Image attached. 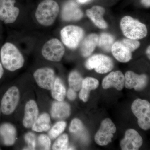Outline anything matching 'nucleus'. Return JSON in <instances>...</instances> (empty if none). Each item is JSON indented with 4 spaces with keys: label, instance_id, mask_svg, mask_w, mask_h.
I'll return each instance as SVG.
<instances>
[{
    "label": "nucleus",
    "instance_id": "nucleus-34",
    "mask_svg": "<svg viewBox=\"0 0 150 150\" xmlns=\"http://www.w3.org/2000/svg\"><path fill=\"white\" fill-rule=\"evenodd\" d=\"M141 2L142 5L146 7H150V0H141Z\"/></svg>",
    "mask_w": 150,
    "mask_h": 150
},
{
    "label": "nucleus",
    "instance_id": "nucleus-24",
    "mask_svg": "<svg viewBox=\"0 0 150 150\" xmlns=\"http://www.w3.org/2000/svg\"><path fill=\"white\" fill-rule=\"evenodd\" d=\"M51 127L50 115L48 113H43L38 118L31 128L33 131L42 132L48 131Z\"/></svg>",
    "mask_w": 150,
    "mask_h": 150
},
{
    "label": "nucleus",
    "instance_id": "nucleus-35",
    "mask_svg": "<svg viewBox=\"0 0 150 150\" xmlns=\"http://www.w3.org/2000/svg\"><path fill=\"white\" fill-rule=\"evenodd\" d=\"M4 70L3 69L2 65L1 64V63H0V79L3 76V74H4Z\"/></svg>",
    "mask_w": 150,
    "mask_h": 150
},
{
    "label": "nucleus",
    "instance_id": "nucleus-1",
    "mask_svg": "<svg viewBox=\"0 0 150 150\" xmlns=\"http://www.w3.org/2000/svg\"><path fill=\"white\" fill-rule=\"evenodd\" d=\"M0 57L3 66L10 71H14L23 67L24 59L21 52L13 43L4 44L0 51Z\"/></svg>",
    "mask_w": 150,
    "mask_h": 150
},
{
    "label": "nucleus",
    "instance_id": "nucleus-10",
    "mask_svg": "<svg viewBox=\"0 0 150 150\" xmlns=\"http://www.w3.org/2000/svg\"><path fill=\"white\" fill-rule=\"evenodd\" d=\"M16 0H0V21L6 24L16 21L20 13V10L15 6Z\"/></svg>",
    "mask_w": 150,
    "mask_h": 150
},
{
    "label": "nucleus",
    "instance_id": "nucleus-7",
    "mask_svg": "<svg viewBox=\"0 0 150 150\" xmlns=\"http://www.w3.org/2000/svg\"><path fill=\"white\" fill-rule=\"evenodd\" d=\"M88 69H94L97 73L103 74L110 72L114 67L112 59L103 54H95L90 57L85 63Z\"/></svg>",
    "mask_w": 150,
    "mask_h": 150
},
{
    "label": "nucleus",
    "instance_id": "nucleus-17",
    "mask_svg": "<svg viewBox=\"0 0 150 150\" xmlns=\"http://www.w3.org/2000/svg\"><path fill=\"white\" fill-rule=\"evenodd\" d=\"M111 51L115 59L121 63H127L132 59V51L121 40L114 42Z\"/></svg>",
    "mask_w": 150,
    "mask_h": 150
},
{
    "label": "nucleus",
    "instance_id": "nucleus-32",
    "mask_svg": "<svg viewBox=\"0 0 150 150\" xmlns=\"http://www.w3.org/2000/svg\"><path fill=\"white\" fill-rule=\"evenodd\" d=\"M38 143L43 149L50 150L51 142L49 137L46 135H40L38 138Z\"/></svg>",
    "mask_w": 150,
    "mask_h": 150
},
{
    "label": "nucleus",
    "instance_id": "nucleus-6",
    "mask_svg": "<svg viewBox=\"0 0 150 150\" xmlns=\"http://www.w3.org/2000/svg\"><path fill=\"white\" fill-rule=\"evenodd\" d=\"M65 52L64 44L56 38H52L47 41L43 45L41 50V53L45 59L54 62L61 61Z\"/></svg>",
    "mask_w": 150,
    "mask_h": 150
},
{
    "label": "nucleus",
    "instance_id": "nucleus-26",
    "mask_svg": "<svg viewBox=\"0 0 150 150\" xmlns=\"http://www.w3.org/2000/svg\"><path fill=\"white\" fill-rule=\"evenodd\" d=\"M115 38L109 33H103L99 35L98 46L106 52L111 51V48L114 43Z\"/></svg>",
    "mask_w": 150,
    "mask_h": 150
},
{
    "label": "nucleus",
    "instance_id": "nucleus-18",
    "mask_svg": "<svg viewBox=\"0 0 150 150\" xmlns=\"http://www.w3.org/2000/svg\"><path fill=\"white\" fill-rule=\"evenodd\" d=\"M105 13V9L98 6H94L86 11V13L89 18L97 27L100 29H105L108 27L107 23L103 18Z\"/></svg>",
    "mask_w": 150,
    "mask_h": 150
},
{
    "label": "nucleus",
    "instance_id": "nucleus-14",
    "mask_svg": "<svg viewBox=\"0 0 150 150\" xmlns=\"http://www.w3.org/2000/svg\"><path fill=\"white\" fill-rule=\"evenodd\" d=\"M83 17V13L78 5L73 1L67 2L62 8V17L66 21H77Z\"/></svg>",
    "mask_w": 150,
    "mask_h": 150
},
{
    "label": "nucleus",
    "instance_id": "nucleus-16",
    "mask_svg": "<svg viewBox=\"0 0 150 150\" xmlns=\"http://www.w3.org/2000/svg\"><path fill=\"white\" fill-rule=\"evenodd\" d=\"M39 110L36 103L33 100L28 101L25 107L23 121V126L27 129L31 128L38 118Z\"/></svg>",
    "mask_w": 150,
    "mask_h": 150
},
{
    "label": "nucleus",
    "instance_id": "nucleus-13",
    "mask_svg": "<svg viewBox=\"0 0 150 150\" xmlns=\"http://www.w3.org/2000/svg\"><path fill=\"white\" fill-rule=\"evenodd\" d=\"M143 144V139L139 134L133 129L127 130L125 137L121 140L120 145L123 150H137Z\"/></svg>",
    "mask_w": 150,
    "mask_h": 150
},
{
    "label": "nucleus",
    "instance_id": "nucleus-33",
    "mask_svg": "<svg viewBox=\"0 0 150 150\" xmlns=\"http://www.w3.org/2000/svg\"><path fill=\"white\" fill-rule=\"evenodd\" d=\"M67 96L68 98L70 100H74L76 97V91L70 88L67 92Z\"/></svg>",
    "mask_w": 150,
    "mask_h": 150
},
{
    "label": "nucleus",
    "instance_id": "nucleus-25",
    "mask_svg": "<svg viewBox=\"0 0 150 150\" xmlns=\"http://www.w3.org/2000/svg\"><path fill=\"white\" fill-rule=\"evenodd\" d=\"M51 95L57 101H63L66 95V89L64 83L59 78H56L51 89Z\"/></svg>",
    "mask_w": 150,
    "mask_h": 150
},
{
    "label": "nucleus",
    "instance_id": "nucleus-37",
    "mask_svg": "<svg viewBox=\"0 0 150 150\" xmlns=\"http://www.w3.org/2000/svg\"><path fill=\"white\" fill-rule=\"evenodd\" d=\"M89 0H77L78 2L80 4H84L88 2Z\"/></svg>",
    "mask_w": 150,
    "mask_h": 150
},
{
    "label": "nucleus",
    "instance_id": "nucleus-19",
    "mask_svg": "<svg viewBox=\"0 0 150 150\" xmlns=\"http://www.w3.org/2000/svg\"><path fill=\"white\" fill-rule=\"evenodd\" d=\"M0 135L6 146H12L16 140V129L10 123H4L0 126Z\"/></svg>",
    "mask_w": 150,
    "mask_h": 150
},
{
    "label": "nucleus",
    "instance_id": "nucleus-29",
    "mask_svg": "<svg viewBox=\"0 0 150 150\" xmlns=\"http://www.w3.org/2000/svg\"><path fill=\"white\" fill-rule=\"evenodd\" d=\"M67 123L64 121L57 122L51 128L49 132V136L52 139H56L64 131Z\"/></svg>",
    "mask_w": 150,
    "mask_h": 150
},
{
    "label": "nucleus",
    "instance_id": "nucleus-12",
    "mask_svg": "<svg viewBox=\"0 0 150 150\" xmlns=\"http://www.w3.org/2000/svg\"><path fill=\"white\" fill-rule=\"evenodd\" d=\"M124 77V85L129 89L134 88L137 91H140L144 89L147 84L148 77L145 74H137L132 71H128L126 72Z\"/></svg>",
    "mask_w": 150,
    "mask_h": 150
},
{
    "label": "nucleus",
    "instance_id": "nucleus-20",
    "mask_svg": "<svg viewBox=\"0 0 150 150\" xmlns=\"http://www.w3.org/2000/svg\"><path fill=\"white\" fill-rule=\"evenodd\" d=\"M99 35L96 33H91L87 35L82 43L81 52L84 57L90 56L98 46Z\"/></svg>",
    "mask_w": 150,
    "mask_h": 150
},
{
    "label": "nucleus",
    "instance_id": "nucleus-28",
    "mask_svg": "<svg viewBox=\"0 0 150 150\" xmlns=\"http://www.w3.org/2000/svg\"><path fill=\"white\" fill-rule=\"evenodd\" d=\"M69 137L67 134L61 135L54 142L52 149L54 150H68Z\"/></svg>",
    "mask_w": 150,
    "mask_h": 150
},
{
    "label": "nucleus",
    "instance_id": "nucleus-5",
    "mask_svg": "<svg viewBox=\"0 0 150 150\" xmlns=\"http://www.w3.org/2000/svg\"><path fill=\"white\" fill-rule=\"evenodd\" d=\"M131 110L138 118L140 128L146 131L150 128V104L145 100L136 99L132 103Z\"/></svg>",
    "mask_w": 150,
    "mask_h": 150
},
{
    "label": "nucleus",
    "instance_id": "nucleus-27",
    "mask_svg": "<svg viewBox=\"0 0 150 150\" xmlns=\"http://www.w3.org/2000/svg\"><path fill=\"white\" fill-rule=\"evenodd\" d=\"M83 78L81 76L77 71H73L69 75L68 81L70 88L75 91H79L81 87Z\"/></svg>",
    "mask_w": 150,
    "mask_h": 150
},
{
    "label": "nucleus",
    "instance_id": "nucleus-30",
    "mask_svg": "<svg viewBox=\"0 0 150 150\" xmlns=\"http://www.w3.org/2000/svg\"><path fill=\"white\" fill-rule=\"evenodd\" d=\"M25 140L30 150H35L36 147V137L35 134L29 132L25 136Z\"/></svg>",
    "mask_w": 150,
    "mask_h": 150
},
{
    "label": "nucleus",
    "instance_id": "nucleus-4",
    "mask_svg": "<svg viewBox=\"0 0 150 150\" xmlns=\"http://www.w3.org/2000/svg\"><path fill=\"white\" fill-rule=\"evenodd\" d=\"M60 33L63 44L73 50L77 48L84 35L83 30L74 25L65 26L62 28Z\"/></svg>",
    "mask_w": 150,
    "mask_h": 150
},
{
    "label": "nucleus",
    "instance_id": "nucleus-3",
    "mask_svg": "<svg viewBox=\"0 0 150 150\" xmlns=\"http://www.w3.org/2000/svg\"><path fill=\"white\" fill-rule=\"evenodd\" d=\"M120 27L123 35L130 39L139 40L147 35L146 25L130 16H124L121 19Z\"/></svg>",
    "mask_w": 150,
    "mask_h": 150
},
{
    "label": "nucleus",
    "instance_id": "nucleus-2",
    "mask_svg": "<svg viewBox=\"0 0 150 150\" xmlns=\"http://www.w3.org/2000/svg\"><path fill=\"white\" fill-rule=\"evenodd\" d=\"M60 11L58 3L54 0H44L38 6L35 16L38 22L44 26H49L55 22Z\"/></svg>",
    "mask_w": 150,
    "mask_h": 150
},
{
    "label": "nucleus",
    "instance_id": "nucleus-22",
    "mask_svg": "<svg viewBox=\"0 0 150 150\" xmlns=\"http://www.w3.org/2000/svg\"><path fill=\"white\" fill-rule=\"evenodd\" d=\"M71 112L69 105L64 101H55L52 105L51 115L53 118L64 119L68 118Z\"/></svg>",
    "mask_w": 150,
    "mask_h": 150
},
{
    "label": "nucleus",
    "instance_id": "nucleus-9",
    "mask_svg": "<svg viewBox=\"0 0 150 150\" xmlns=\"http://www.w3.org/2000/svg\"><path fill=\"white\" fill-rule=\"evenodd\" d=\"M116 129L115 124L109 118L102 121L101 126L95 136V141L100 146L107 145L111 142Z\"/></svg>",
    "mask_w": 150,
    "mask_h": 150
},
{
    "label": "nucleus",
    "instance_id": "nucleus-38",
    "mask_svg": "<svg viewBox=\"0 0 150 150\" xmlns=\"http://www.w3.org/2000/svg\"><path fill=\"white\" fill-rule=\"evenodd\" d=\"M0 113H1V108H0Z\"/></svg>",
    "mask_w": 150,
    "mask_h": 150
},
{
    "label": "nucleus",
    "instance_id": "nucleus-8",
    "mask_svg": "<svg viewBox=\"0 0 150 150\" xmlns=\"http://www.w3.org/2000/svg\"><path fill=\"white\" fill-rule=\"evenodd\" d=\"M20 99V91L16 86L8 89L3 97L1 109L3 114L9 115L15 110Z\"/></svg>",
    "mask_w": 150,
    "mask_h": 150
},
{
    "label": "nucleus",
    "instance_id": "nucleus-36",
    "mask_svg": "<svg viewBox=\"0 0 150 150\" xmlns=\"http://www.w3.org/2000/svg\"><path fill=\"white\" fill-rule=\"evenodd\" d=\"M150 46H149V47H148L147 49L146 50V54L147 55L148 57L150 59Z\"/></svg>",
    "mask_w": 150,
    "mask_h": 150
},
{
    "label": "nucleus",
    "instance_id": "nucleus-11",
    "mask_svg": "<svg viewBox=\"0 0 150 150\" xmlns=\"http://www.w3.org/2000/svg\"><path fill=\"white\" fill-rule=\"evenodd\" d=\"M33 77L38 85L48 90L52 89L56 79L54 70L49 68H40L36 70Z\"/></svg>",
    "mask_w": 150,
    "mask_h": 150
},
{
    "label": "nucleus",
    "instance_id": "nucleus-21",
    "mask_svg": "<svg viewBox=\"0 0 150 150\" xmlns=\"http://www.w3.org/2000/svg\"><path fill=\"white\" fill-rule=\"evenodd\" d=\"M99 86V81L96 79L92 77H87L83 80L81 87L79 93V97L83 102L88 100L90 93L91 90L97 88Z\"/></svg>",
    "mask_w": 150,
    "mask_h": 150
},
{
    "label": "nucleus",
    "instance_id": "nucleus-23",
    "mask_svg": "<svg viewBox=\"0 0 150 150\" xmlns=\"http://www.w3.org/2000/svg\"><path fill=\"white\" fill-rule=\"evenodd\" d=\"M70 132L75 134L76 137L81 138L84 142H87L88 135L83 123L79 119L75 118L73 119L69 126Z\"/></svg>",
    "mask_w": 150,
    "mask_h": 150
},
{
    "label": "nucleus",
    "instance_id": "nucleus-31",
    "mask_svg": "<svg viewBox=\"0 0 150 150\" xmlns=\"http://www.w3.org/2000/svg\"><path fill=\"white\" fill-rule=\"evenodd\" d=\"M132 52L137 50L139 47L140 43L139 40L130 39V38H124L121 40Z\"/></svg>",
    "mask_w": 150,
    "mask_h": 150
},
{
    "label": "nucleus",
    "instance_id": "nucleus-15",
    "mask_svg": "<svg viewBox=\"0 0 150 150\" xmlns=\"http://www.w3.org/2000/svg\"><path fill=\"white\" fill-rule=\"evenodd\" d=\"M125 83V77L120 71L112 72L105 77L102 82L103 88L106 89L114 88L118 91L123 89Z\"/></svg>",
    "mask_w": 150,
    "mask_h": 150
}]
</instances>
